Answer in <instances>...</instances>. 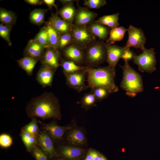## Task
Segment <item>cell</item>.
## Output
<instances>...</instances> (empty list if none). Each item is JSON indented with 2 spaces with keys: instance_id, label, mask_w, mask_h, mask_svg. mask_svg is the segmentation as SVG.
<instances>
[{
  "instance_id": "cell-34",
  "label": "cell",
  "mask_w": 160,
  "mask_h": 160,
  "mask_svg": "<svg viewBox=\"0 0 160 160\" xmlns=\"http://www.w3.org/2000/svg\"><path fill=\"white\" fill-rule=\"evenodd\" d=\"M12 28L2 23L0 24V36L7 42L9 46H11L12 44L10 38Z\"/></svg>"
},
{
  "instance_id": "cell-12",
  "label": "cell",
  "mask_w": 160,
  "mask_h": 160,
  "mask_svg": "<svg viewBox=\"0 0 160 160\" xmlns=\"http://www.w3.org/2000/svg\"><path fill=\"white\" fill-rule=\"evenodd\" d=\"M97 14L86 7L79 6L74 18V24L81 26H87L95 21Z\"/></svg>"
},
{
  "instance_id": "cell-5",
  "label": "cell",
  "mask_w": 160,
  "mask_h": 160,
  "mask_svg": "<svg viewBox=\"0 0 160 160\" xmlns=\"http://www.w3.org/2000/svg\"><path fill=\"white\" fill-rule=\"evenodd\" d=\"M142 50V52L140 55L135 54L133 58L134 63L138 66L141 72L152 73L156 70V60L154 49L145 47Z\"/></svg>"
},
{
  "instance_id": "cell-38",
  "label": "cell",
  "mask_w": 160,
  "mask_h": 160,
  "mask_svg": "<svg viewBox=\"0 0 160 160\" xmlns=\"http://www.w3.org/2000/svg\"><path fill=\"white\" fill-rule=\"evenodd\" d=\"M32 151L33 154L36 160H48L46 154L38 147L36 146Z\"/></svg>"
},
{
  "instance_id": "cell-24",
  "label": "cell",
  "mask_w": 160,
  "mask_h": 160,
  "mask_svg": "<svg viewBox=\"0 0 160 160\" xmlns=\"http://www.w3.org/2000/svg\"><path fill=\"white\" fill-rule=\"evenodd\" d=\"M119 13L104 15L100 17L96 21L109 28H113L119 27Z\"/></svg>"
},
{
  "instance_id": "cell-17",
  "label": "cell",
  "mask_w": 160,
  "mask_h": 160,
  "mask_svg": "<svg viewBox=\"0 0 160 160\" xmlns=\"http://www.w3.org/2000/svg\"><path fill=\"white\" fill-rule=\"evenodd\" d=\"M88 28L91 33L100 41L107 40L110 31V28L95 21L88 25Z\"/></svg>"
},
{
  "instance_id": "cell-26",
  "label": "cell",
  "mask_w": 160,
  "mask_h": 160,
  "mask_svg": "<svg viewBox=\"0 0 160 160\" xmlns=\"http://www.w3.org/2000/svg\"><path fill=\"white\" fill-rule=\"evenodd\" d=\"M45 26L48 35L49 47L59 50L58 44L60 34L49 24L47 23Z\"/></svg>"
},
{
  "instance_id": "cell-15",
  "label": "cell",
  "mask_w": 160,
  "mask_h": 160,
  "mask_svg": "<svg viewBox=\"0 0 160 160\" xmlns=\"http://www.w3.org/2000/svg\"><path fill=\"white\" fill-rule=\"evenodd\" d=\"M56 71L41 65L36 74V81L43 87L51 86Z\"/></svg>"
},
{
  "instance_id": "cell-41",
  "label": "cell",
  "mask_w": 160,
  "mask_h": 160,
  "mask_svg": "<svg viewBox=\"0 0 160 160\" xmlns=\"http://www.w3.org/2000/svg\"><path fill=\"white\" fill-rule=\"evenodd\" d=\"M43 3L45 4L50 9H52L53 6L57 9V6L55 4L54 0H43Z\"/></svg>"
},
{
  "instance_id": "cell-35",
  "label": "cell",
  "mask_w": 160,
  "mask_h": 160,
  "mask_svg": "<svg viewBox=\"0 0 160 160\" xmlns=\"http://www.w3.org/2000/svg\"><path fill=\"white\" fill-rule=\"evenodd\" d=\"M84 4L90 9H99L106 5L107 3L105 0H85Z\"/></svg>"
},
{
  "instance_id": "cell-21",
  "label": "cell",
  "mask_w": 160,
  "mask_h": 160,
  "mask_svg": "<svg viewBox=\"0 0 160 160\" xmlns=\"http://www.w3.org/2000/svg\"><path fill=\"white\" fill-rule=\"evenodd\" d=\"M127 30V29L122 26L111 28L109 37L106 40V43L113 44L115 42L121 41L123 39L125 33Z\"/></svg>"
},
{
  "instance_id": "cell-39",
  "label": "cell",
  "mask_w": 160,
  "mask_h": 160,
  "mask_svg": "<svg viewBox=\"0 0 160 160\" xmlns=\"http://www.w3.org/2000/svg\"><path fill=\"white\" fill-rule=\"evenodd\" d=\"M134 55L135 54L131 50H130L129 49H128L125 51L121 58L124 59V60H128L133 59Z\"/></svg>"
},
{
  "instance_id": "cell-31",
  "label": "cell",
  "mask_w": 160,
  "mask_h": 160,
  "mask_svg": "<svg viewBox=\"0 0 160 160\" xmlns=\"http://www.w3.org/2000/svg\"><path fill=\"white\" fill-rule=\"evenodd\" d=\"M90 92L94 95L97 100L98 101H101L106 98L112 94L107 89L101 87L92 89Z\"/></svg>"
},
{
  "instance_id": "cell-28",
  "label": "cell",
  "mask_w": 160,
  "mask_h": 160,
  "mask_svg": "<svg viewBox=\"0 0 160 160\" xmlns=\"http://www.w3.org/2000/svg\"><path fill=\"white\" fill-rule=\"evenodd\" d=\"M34 39L45 49L50 47L48 35L45 26L40 29Z\"/></svg>"
},
{
  "instance_id": "cell-9",
  "label": "cell",
  "mask_w": 160,
  "mask_h": 160,
  "mask_svg": "<svg viewBox=\"0 0 160 160\" xmlns=\"http://www.w3.org/2000/svg\"><path fill=\"white\" fill-rule=\"evenodd\" d=\"M63 54L67 60L81 65L84 63V50L74 43H72L63 49Z\"/></svg>"
},
{
  "instance_id": "cell-40",
  "label": "cell",
  "mask_w": 160,
  "mask_h": 160,
  "mask_svg": "<svg viewBox=\"0 0 160 160\" xmlns=\"http://www.w3.org/2000/svg\"><path fill=\"white\" fill-rule=\"evenodd\" d=\"M25 1L28 4L34 6L40 5L43 3L41 0H25Z\"/></svg>"
},
{
  "instance_id": "cell-27",
  "label": "cell",
  "mask_w": 160,
  "mask_h": 160,
  "mask_svg": "<svg viewBox=\"0 0 160 160\" xmlns=\"http://www.w3.org/2000/svg\"><path fill=\"white\" fill-rule=\"evenodd\" d=\"M21 136L27 151L31 152L37 144L36 136L22 130Z\"/></svg>"
},
{
  "instance_id": "cell-8",
  "label": "cell",
  "mask_w": 160,
  "mask_h": 160,
  "mask_svg": "<svg viewBox=\"0 0 160 160\" xmlns=\"http://www.w3.org/2000/svg\"><path fill=\"white\" fill-rule=\"evenodd\" d=\"M64 75L66 79V84L70 88L81 92L89 88L85 83L87 75L86 71H80Z\"/></svg>"
},
{
  "instance_id": "cell-18",
  "label": "cell",
  "mask_w": 160,
  "mask_h": 160,
  "mask_svg": "<svg viewBox=\"0 0 160 160\" xmlns=\"http://www.w3.org/2000/svg\"><path fill=\"white\" fill-rule=\"evenodd\" d=\"M43 128L52 138L59 139L62 137L65 132L70 127L60 126L52 123L43 124Z\"/></svg>"
},
{
  "instance_id": "cell-20",
  "label": "cell",
  "mask_w": 160,
  "mask_h": 160,
  "mask_svg": "<svg viewBox=\"0 0 160 160\" xmlns=\"http://www.w3.org/2000/svg\"><path fill=\"white\" fill-rule=\"evenodd\" d=\"M39 59L24 57L17 60L19 66L24 70L29 76L32 75L33 69Z\"/></svg>"
},
{
  "instance_id": "cell-29",
  "label": "cell",
  "mask_w": 160,
  "mask_h": 160,
  "mask_svg": "<svg viewBox=\"0 0 160 160\" xmlns=\"http://www.w3.org/2000/svg\"><path fill=\"white\" fill-rule=\"evenodd\" d=\"M61 152L65 157L72 159L79 156L81 153V151L78 148L65 146L62 148Z\"/></svg>"
},
{
  "instance_id": "cell-32",
  "label": "cell",
  "mask_w": 160,
  "mask_h": 160,
  "mask_svg": "<svg viewBox=\"0 0 160 160\" xmlns=\"http://www.w3.org/2000/svg\"><path fill=\"white\" fill-rule=\"evenodd\" d=\"M68 139L72 143L80 144L84 142L85 138L82 132L77 130H74L69 135Z\"/></svg>"
},
{
  "instance_id": "cell-42",
  "label": "cell",
  "mask_w": 160,
  "mask_h": 160,
  "mask_svg": "<svg viewBox=\"0 0 160 160\" xmlns=\"http://www.w3.org/2000/svg\"><path fill=\"white\" fill-rule=\"evenodd\" d=\"M59 1L63 6L71 3H73L75 1H77V0H60Z\"/></svg>"
},
{
  "instance_id": "cell-16",
  "label": "cell",
  "mask_w": 160,
  "mask_h": 160,
  "mask_svg": "<svg viewBox=\"0 0 160 160\" xmlns=\"http://www.w3.org/2000/svg\"><path fill=\"white\" fill-rule=\"evenodd\" d=\"M45 49L34 39H30L24 50V57H29L40 60Z\"/></svg>"
},
{
  "instance_id": "cell-43",
  "label": "cell",
  "mask_w": 160,
  "mask_h": 160,
  "mask_svg": "<svg viewBox=\"0 0 160 160\" xmlns=\"http://www.w3.org/2000/svg\"><path fill=\"white\" fill-rule=\"evenodd\" d=\"M92 156L94 160H99L100 157L98 154L95 151L91 152Z\"/></svg>"
},
{
  "instance_id": "cell-2",
  "label": "cell",
  "mask_w": 160,
  "mask_h": 160,
  "mask_svg": "<svg viewBox=\"0 0 160 160\" xmlns=\"http://www.w3.org/2000/svg\"><path fill=\"white\" fill-rule=\"evenodd\" d=\"M86 71L89 88L103 87L112 93L118 91L119 88L115 82V71L109 66L97 68L87 67Z\"/></svg>"
},
{
  "instance_id": "cell-4",
  "label": "cell",
  "mask_w": 160,
  "mask_h": 160,
  "mask_svg": "<svg viewBox=\"0 0 160 160\" xmlns=\"http://www.w3.org/2000/svg\"><path fill=\"white\" fill-rule=\"evenodd\" d=\"M107 50L105 43L102 41H95L84 49L85 66L95 68L106 60Z\"/></svg>"
},
{
  "instance_id": "cell-45",
  "label": "cell",
  "mask_w": 160,
  "mask_h": 160,
  "mask_svg": "<svg viewBox=\"0 0 160 160\" xmlns=\"http://www.w3.org/2000/svg\"><path fill=\"white\" fill-rule=\"evenodd\" d=\"M99 160H106V159L104 157L101 156L100 157Z\"/></svg>"
},
{
  "instance_id": "cell-23",
  "label": "cell",
  "mask_w": 160,
  "mask_h": 160,
  "mask_svg": "<svg viewBox=\"0 0 160 160\" xmlns=\"http://www.w3.org/2000/svg\"><path fill=\"white\" fill-rule=\"evenodd\" d=\"M60 66L64 74L71 73L80 71H86L87 67L77 65L74 62L62 59L60 61Z\"/></svg>"
},
{
  "instance_id": "cell-13",
  "label": "cell",
  "mask_w": 160,
  "mask_h": 160,
  "mask_svg": "<svg viewBox=\"0 0 160 160\" xmlns=\"http://www.w3.org/2000/svg\"><path fill=\"white\" fill-rule=\"evenodd\" d=\"M37 144L41 149L50 157L56 155L52 140L48 133L45 131L40 132L36 136Z\"/></svg>"
},
{
  "instance_id": "cell-3",
  "label": "cell",
  "mask_w": 160,
  "mask_h": 160,
  "mask_svg": "<svg viewBox=\"0 0 160 160\" xmlns=\"http://www.w3.org/2000/svg\"><path fill=\"white\" fill-rule=\"evenodd\" d=\"M124 61V65H119L123 71V78L120 87L127 95L134 97L143 91L142 76L131 66L128 60Z\"/></svg>"
},
{
  "instance_id": "cell-44",
  "label": "cell",
  "mask_w": 160,
  "mask_h": 160,
  "mask_svg": "<svg viewBox=\"0 0 160 160\" xmlns=\"http://www.w3.org/2000/svg\"><path fill=\"white\" fill-rule=\"evenodd\" d=\"M84 160H94L91 152L88 154Z\"/></svg>"
},
{
  "instance_id": "cell-7",
  "label": "cell",
  "mask_w": 160,
  "mask_h": 160,
  "mask_svg": "<svg viewBox=\"0 0 160 160\" xmlns=\"http://www.w3.org/2000/svg\"><path fill=\"white\" fill-rule=\"evenodd\" d=\"M127 29L128 37L125 46L128 49L132 47L142 50L145 47L146 41L143 31L141 28L131 25Z\"/></svg>"
},
{
  "instance_id": "cell-1",
  "label": "cell",
  "mask_w": 160,
  "mask_h": 160,
  "mask_svg": "<svg viewBox=\"0 0 160 160\" xmlns=\"http://www.w3.org/2000/svg\"><path fill=\"white\" fill-rule=\"evenodd\" d=\"M26 111L28 117L45 120L60 116L58 98L52 92H45L33 97L28 103Z\"/></svg>"
},
{
  "instance_id": "cell-22",
  "label": "cell",
  "mask_w": 160,
  "mask_h": 160,
  "mask_svg": "<svg viewBox=\"0 0 160 160\" xmlns=\"http://www.w3.org/2000/svg\"><path fill=\"white\" fill-rule=\"evenodd\" d=\"M17 16L14 12L2 7L0 9V21L2 23L12 27L15 24Z\"/></svg>"
},
{
  "instance_id": "cell-25",
  "label": "cell",
  "mask_w": 160,
  "mask_h": 160,
  "mask_svg": "<svg viewBox=\"0 0 160 160\" xmlns=\"http://www.w3.org/2000/svg\"><path fill=\"white\" fill-rule=\"evenodd\" d=\"M48 9H36L32 11L29 15V20L32 24L39 26L44 22L45 14Z\"/></svg>"
},
{
  "instance_id": "cell-36",
  "label": "cell",
  "mask_w": 160,
  "mask_h": 160,
  "mask_svg": "<svg viewBox=\"0 0 160 160\" xmlns=\"http://www.w3.org/2000/svg\"><path fill=\"white\" fill-rule=\"evenodd\" d=\"M97 100L94 95L90 92L85 94L81 99V102L85 106H89L93 105Z\"/></svg>"
},
{
  "instance_id": "cell-46",
  "label": "cell",
  "mask_w": 160,
  "mask_h": 160,
  "mask_svg": "<svg viewBox=\"0 0 160 160\" xmlns=\"http://www.w3.org/2000/svg\"><path fill=\"white\" fill-rule=\"evenodd\" d=\"M59 160H63V159H60Z\"/></svg>"
},
{
  "instance_id": "cell-37",
  "label": "cell",
  "mask_w": 160,
  "mask_h": 160,
  "mask_svg": "<svg viewBox=\"0 0 160 160\" xmlns=\"http://www.w3.org/2000/svg\"><path fill=\"white\" fill-rule=\"evenodd\" d=\"M12 143L11 137L9 135L3 134L0 136V145L3 148H7L10 146Z\"/></svg>"
},
{
  "instance_id": "cell-33",
  "label": "cell",
  "mask_w": 160,
  "mask_h": 160,
  "mask_svg": "<svg viewBox=\"0 0 160 160\" xmlns=\"http://www.w3.org/2000/svg\"><path fill=\"white\" fill-rule=\"evenodd\" d=\"M22 130L36 136L40 131L36 118L32 119L31 122L25 126Z\"/></svg>"
},
{
  "instance_id": "cell-11",
  "label": "cell",
  "mask_w": 160,
  "mask_h": 160,
  "mask_svg": "<svg viewBox=\"0 0 160 160\" xmlns=\"http://www.w3.org/2000/svg\"><path fill=\"white\" fill-rule=\"evenodd\" d=\"M60 53L52 47L45 49L40 60L41 65L56 70L60 66Z\"/></svg>"
},
{
  "instance_id": "cell-19",
  "label": "cell",
  "mask_w": 160,
  "mask_h": 160,
  "mask_svg": "<svg viewBox=\"0 0 160 160\" xmlns=\"http://www.w3.org/2000/svg\"><path fill=\"white\" fill-rule=\"evenodd\" d=\"M76 11V9L73 3H71L63 6L57 12L58 15L63 19L73 24Z\"/></svg>"
},
{
  "instance_id": "cell-6",
  "label": "cell",
  "mask_w": 160,
  "mask_h": 160,
  "mask_svg": "<svg viewBox=\"0 0 160 160\" xmlns=\"http://www.w3.org/2000/svg\"><path fill=\"white\" fill-rule=\"evenodd\" d=\"M73 43L84 50L90 43L96 40V37L91 33L87 26H81L73 24L71 31Z\"/></svg>"
},
{
  "instance_id": "cell-14",
  "label": "cell",
  "mask_w": 160,
  "mask_h": 160,
  "mask_svg": "<svg viewBox=\"0 0 160 160\" xmlns=\"http://www.w3.org/2000/svg\"><path fill=\"white\" fill-rule=\"evenodd\" d=\"M47 23L50 25L60 34L71 32L73 25L60 17L57 12L52 13Z\"/></svg>"
},
{
  "instance_id": "cell-30",
  "label": "cell",
  "mask_w": 160,
  "mask_h": 160,
  "mask_svg": "<svg viewBox=\"0 0 160 160\" xmlns=\"http://www.w3.org/2000/svg\"><path fill=\"white\" fill-rule=\"evenodd\" d=\"M72 43H73V40L71 32L60 34L58 42V50L63 49Z\"/></svg>"
},
{
  "instance_id": "cell-10",
  "label": "cell",
  "mask_w": 160,
  "mask_h": 160,
  "mask_svg": "<svg viewBox=\"0 0 160 160\" xmlns=\"http://www.w3.org/2000/svg\"><path fill=\"white\" fill-rule=\"evenodd\" d=\"M107 50L106 61L108 66L115 70V68L119 61L128 49L125 46L121 47L115 44L105 43Z\"/></svg>"
}]
</instances>
